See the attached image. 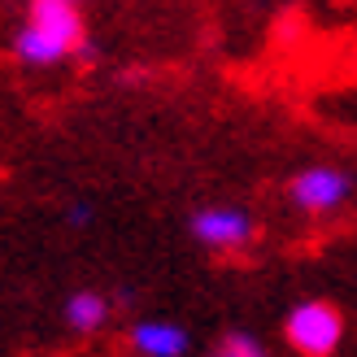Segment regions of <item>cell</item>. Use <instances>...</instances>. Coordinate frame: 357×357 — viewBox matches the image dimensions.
Listing matches in <instances>:
<instances>
[{"mask_svg": "<svg viewBox=\"0 0 357 357\" xmlns=\"http://www.w3.org/2000/svg\"><path fill=\"white\" fill-rule=\"evenodd\" d=\"M283 335L301 357H331L344 340V314L331 301H301L283 323Z\"/></svg>", "mask_w": 357, "mask_h": 357, "instance_id": "cell-1", "label": "cell"}, {"mask_svg": "<svg viewBox=\"0 0 357 357\" xmlns=\"http://www.w3.org/2000/svg\"><path fill=\"white\" fill-rule=\"evenodd\" d=\"M26 26L35 35H44V40L70 57V52H83L87 44V31H83V13L75 0H31V13H26Z\"/></svg>", "mask_w": 357, "mask_h": 357, "instance_id": "cell-2", "label": "cell"}, {"mask_svg": "<svg viewBox=\"0 0 357 357\" xmlns=\"http://www.w3.org/2000/svg\"><path fill=\"white\" fill-rule=\"evenodd\" d=\"M349 192H353V178L335 166H310L288 183L292 205L305 209V213H331L335 205H344Z\"/></svg>", "mask_w": 357, "mask_h": 357, "instance_id": "cell-3", "label": "cell"}, {"mask_svg": "<svg viewBox=\"0 0 357 357\" xmlns=\"http://www.w3.org/2000/svg\"><path fill=\"white\" fill-rule=\"evenodd\" d=\"M192 236L205 248H244L248 240H253V218L240 213V209L213 205V209L192 213Z\"/></svg>", "mask_w": 357, "mask_h": 357, "instance_id": "cell-4", "label": "cell"}, {"mask_svg": "<svg viewBox=\"0 0 357 357\" xmlns=\"http://www.w3.org/2000/svg\"><path fill=\"white\" fill-rule=\"evenodd\" d=\"M131 340L144 357H183L188 353V331L174 323H139Z\"/></svg>", "mask_w": 357, "mask_h": 357, "instance_id": "cell-5", "label": "cell"}, {"mask_svg": "<svg viewBox=\"0 0 357 357\" xmlns=\"http://www.w3.org/2000/svg\"><path fill=\"white\" fill-rule=\"evenodd\" d=\"M105 318H109V301H105L100 292H75L66 301V323L83 331V335H92L105 327Z\"/></svg>", "mask_w": 357, "mask_h": 357, "instance_id": "cell-6", "label": "cell"}, {"mask_svg": "<svg viewBox=\"0 0 357 357\" xmlns=\"http://www.w3.org/2000/svg\"><path fill=\"white\" fill-rule=\"evenodd\" d=\"M13 52H17V57H22L26 66H57V61H66L61 52L52 48L44 35H35L31 26H22V31L13 35Z\"/></svg>", "mask_w": 357, "mask_h": 357, "instance_id": "cell-7", "label": "cell"}, {"mask_svg": "<svg viewBox=\"0 0 357 357\" xmlns=\"http://www.w3.org/2000/svg\"><path fill=\"white\" fill-rule=\"evenodd\" d=\"M213 357H266V349L248 331H227L218 340V353H213Z\"/></svg>", "mask_w": 357, "mask_h": 357, "instance_id": "cell-8", "label": "cell"}, {"mask_svg": "<svg viewBox=\"0 0 357 357\" xmlns=\"http://www.w3.org/2000/svg\"><path fill=\"white\" fill-rule=\"evenodd\" d=\"M66 218L75 222V227H87V222H92V205H70V213H66Z\"/></svg>", "mask_w": 357, "mask_h": 357, "instance_id": "cell-9", "label": "cell"}, {"mask_svg": "<svg viewBox=\"0 0 357 357\" xmlns=\"http://www.w3.org/2000/svg\"><path fill=\"white\" fill-rule=\"evenodd\" d=\"M75 5H83V0H75Z\"/></svg>", "mask_w": 357, "mask_h": 357, "instance_id": "cell-10", "label": "cell"}]
</instances>
